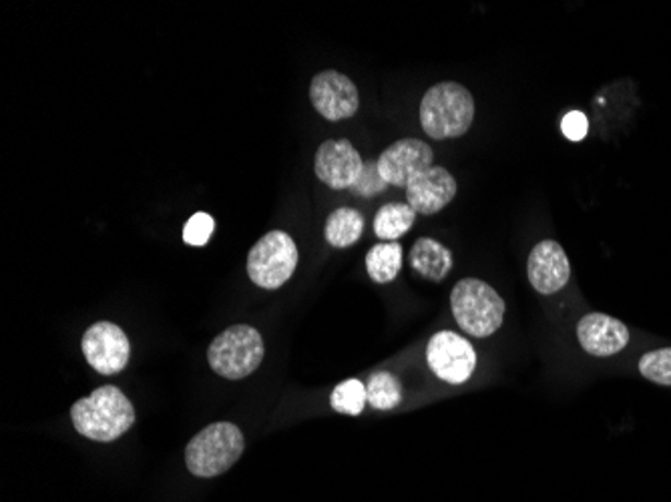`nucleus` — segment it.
<instances>
[{"label": "nucleus", "instance_id": "nucleus-1", "mask_svg": "<svg viewBox=\"0 0 671 502\" xmlns=\"http://www.w3.org/2000/svg\"><path fill=\"white\" fill-rule=\"evenodd\" d=\"M71 418L85 439L113 442L133 427L135 408L117 386H101L73 404Z\"/></svg>", "mask_w": 671, "mask_h": 502}, {"label": "nucleus", "instance_id": "nucleus-2", "mask_svg": "<svg viewBox=\"0 0 671 502\" xmlns=\"http://www.w3.org/2000/svg\"><path fill=\"white\" fill-rule=\"evenodd\" d=\"M475 121L470 91L453 81L436 83L420 100V125L436 141L463 138Z\"/></svg>", "mask_w": 671, "mask_h": 502}, {"label": "nucleus", "instance_id": "nucleus-3", "mask_svg": "<svg viewBox=\"0 0 671 502\" xmlns=\"http://www.w3.org/2000/svg\"><path fill=\"white\" fill-rule=\"evenodd\" d=\"M456 324L472 338H489L503 326L507 306L499 291L477 277H465L451 291Z\"/></svg>", "mask_w": 671, "mask_h": 502}, {"label": "nucleus", "instance_id": "nucleus-4", "mask_svg": "<svg viewBox=\"0 0 671 502\" xmlns=\"http://www.w3.org/2000/svg\"><path fill=\"white\" fill-rule=\"evenodd\" d=\"M243 449L245 440L240 428L231 422H214L190 440L185 465L193 477H219L240 461Z\"/></svg>", "mask_w": 671, "mask_h": 502}, {"label": "nucleus", "instance_id": "nucleus-5", "mask_svg": "<svg viewBox=\"0 0 671 502\" xmlns=\"http://www.w3.org/2000/svg\"><path fill=\"white\" fill-rule=\"evenodd\" d=\"M262 360H264L262 334L255 327L245 324L224 330L207 350V362L212 366V370L228 380H241L254 374Z\"/></svg>", "mask_w": 671, "mask_h": 502}, {"label": "nucleus", "instance_id": "nucleus-6", "mask_svg": "<svg viewBox=\"0 0 671 502\" xmlns=\"http://www.w3.org/2000/svg\"><path fill=\"white\" fill-rule=\"evenodd\" d=\"M300 253L293 239L274 229L255 243L248 253V276L255 286L264 289H278L293 276Z\"/></svg>", "mask_w": 671, "mask_h": 502}, {"label": "nucleus", "instance_id": "nucleus-7", "mask_svg": "<svg viewBox=\"0 0 671 502\" xmlns=\"http://www.w3.org/2000/svg\"><path fill=\"white\" fill-rule=\"evenodd\" d=\"M427 362L432 374L446 384H465L477 368V351L456 332H436L427 344Z\"/></svg>", "mask_w": 671, "mask_h": 502}, {"label": "nucleus", "instance_id": "nucleus-8", "mask_svg": "<svg viewBox=\"0 0 671 502\" xmlns=\"http://www.w3.org/2000/svg\"><path fill=\"white\" fill-rule=\"evenodd\" d=\"M81 348L91 368L103 376H113L125 370L131 356L128 334L111 322L93 324L81 339Z\"/></svg>", "mask_w": 671, "mask_h": 502}, {"label": "nucleus", "instance_id": "nucleus-9", "mask_svg": "<svg viewBox=\"0 0 671 502\" xmlns=\"http://www.w3.org/2000/svg\"><path fill=\"white\" fill-rule=\"evenodd\" d=\"M310 100L317 113L328 121L350 119L360 107L355 83L338 71H322L312 79Z\"/></svg>", "mask_w": 671, "mask_h": 502}, {"label": "nucleus", "instance_id": "nucleus-10", "mask_svg": "<svg viewBox=\"0 0 671 502\" xmlns=\"http://www.w3.org/2000/svg\"><path fill=\"white\" fill-rule=\"evenodd\" d=\"M362 169L364 162L348 139H329L317 147L314 171L329 189L355 188Z\"/></svg>", "mask_w": 671, "mask_h": 502}, {"label": "nucleus", "instance_id": "nucleus-11", "mask_svg": "<svg viewBox=\"0 0 671 502\" xmlns=\"http://www.w3.org/2000/svg\"><path fill=\"white\" fill-rule=\"evenodd\" d=\"M434 153L420 139H400L382 151L379 157V174L394 188H406L418 174L432 167Z\"/></svg>", "mask_w": 671, "mask_h": 502}, {"label": "nucleus", "instance_id": "nucleus-12", "mask_svg": "<svg viewBox=\"0 0 671 502\" xmlns=\"http://www.w3.org/2000/svg\"><path fill=\"white\" fill-rule=\"evenodd\" d=\"M527 276L541 296H553L565 288L571 279V264L561 243L553 239L537 243L527 262Z\"/></svg>", "mask_w": 671, "mask_h": 502}, {"label": "nucleus", "instance_id": "nucleus-13", "mask_svg": "<svg viewBox=\"0 0 671 502\" xmlns=\"http://www.w3.org/2000/svg\"><path fill=\"white\" fill-rule=\"evenodd\" d=\"M630 338V327L618 318L601 312L585 314L577 324L579 346L594 358H611L620 354L627 348Z\"/></svg>", "mask_w": 671, "mask_h": 502}, {"label": "nucleus", "instance_id": "nucleus-14", "mask_svg": "<svg viewBox=\"0 0 671 502\" xmlns=\"http://www.w3.org/2000/svg\"><path fill=\"white\" fill-rule=\"evenodd\" d=\"M456 179L444 167H429L406 186V203L422 215L439 214L456 195Z\"/></svg>", "mask_w": 671, "mask_h": 502}, {"label": "nucleus", "instance_id": "nucleus-15", "mask_svg": "<svg viewBox=\"0 0 671 502\" xmlns=\"http://www.w3.org/2000/svg\"><path fill=\"white\" fill-rule=\"evenodd\" d=\"M412 270L431 282H443L453 270V255L436 239L420 238L410 250Z\"/></svg>", "mask_w": 671, "mask_h": 502}, {"label": "nucleus", "instance_id": "nucleus-16", "mask_svg": "<svg viewBox=\"0 0 671 502\" xmlns=\"http://www.w3.org/2000/svg\"><path fill=\"white\" fill-rule=\"evenodd\" d=\"M364 234V217L355 207H340L326 219L324 236L332 248H350Z\"/></svg>", "mask_w": 671, "mask_h": 502}, {"label": "nucleus", "instance_id": "nucleus-17", "mask_svg": "<svg viewBox=\"0 0 671 502\" xmlns=\"http://www.w3.org/2000/svg\"><path fill=\"white\" fill-rule=\"evenodd\" d=\"M403 270V246L396 241L379 243L367 255V272L376 284H391Z\"/></svg>", "mask_w": 671, "mask_h": 502}, {"label": "nucleus", "instance_id": "nucleus-18", "mask_svg": "<svg viewBox=\"0 0 671 502\" xmlns=\"http://www.w3.org/2000/svg\"><path fill=\"white\" fill-rule=\"evenodd\" d=\"M417 212L408 203H386L374 217V234L384 241H396L415 226Z\"/></svg>", "mask_w": 671, "mask_h": 502}, {"label": "nucleus", "instance_id": "nucleus-19", "mask_svg": "<svg viewBox=\"0 0 671 502\" xmlns=\"http://www.w3.org/2000/svg\"><path fill=\"white\" fill-rule=\"evenodd\" d=\"M367 401L376 410H393L403 402V386L393 374L379 372L368 380Z\"/></svg>", "mask_w": 671, "mask_h": 502}, {"label": "nucleus", "instance_id": "nucleus-20", "mask_svg": "<svg viewBox=\"0 0 671 502\" xmlns=\"http://www.w3.org/2000/svg\"><path fill=\"white\" fill-rule=\"evenodd\" d=\"M367 402V386L360 380H356V378L338 384L334 392H332V396H329L332 408L336 413H340V415H362Z\"/></svg>", "mask_w": 671, "mask_h": 502}, {"label": "nucleus", "instance_id": "nucleus-21", "mask_svg": "<svg viewBox=\"0 0 671 502\" xmlns=\"http://www.w3.org/2000/svg\"><path fill=\"white\" fill-rule=\"evenodd\" d=\"M637 370L649 382L671 389V348L647 351L639 358Z\"/></svg>", "mask_w": 671, "mask_h": 502}, {"label": "nucleus", "instance_id": "nucleus-22", "mask_svg": "<svg viewBox=\"0 0 671 502\" xmlns=\"http://www.w3.org/2000/svg\"><path fill=\"white\" fill-rule=\"evenodd\" d=\"M216 229L214 217L205 212H197L183 227V241L193 248L205 246Z\"/></svg>", "mask_w": 671, "mask_h": 502}, {"label": "nucleus", "instance_id": "nucleus-23", "mask_svg": "<svg viewBox=\"0 0 671 502\" xmlns=\"http://www.w3.org/2000/svg\"><path fill=\"white\" fill-rule=\"evenodd\" d=\"M386 188H388V183L379 174V165L367 164L364 169H362V176L358 177V181H356V186L352 189H355L358 195L372 198L376 193H382Z\"/></svg>", "mask_w": 671, "mask_h": 502}, {"label": "nucleus", "instance_id": "nucleus-24", "mask_svg": "<svg viewBox=\"0 0 671 502\" xmlns=\"http://www.w3.org/2000/svg\"><path fill=\"white\" fill-rule=\"evenodd\" d=\"M561 131L570 141H582L589 131V121L582 111H571L561 121Z\"/></svg>", "mask_w": 671, "mask_h": 502}]
</instances>
